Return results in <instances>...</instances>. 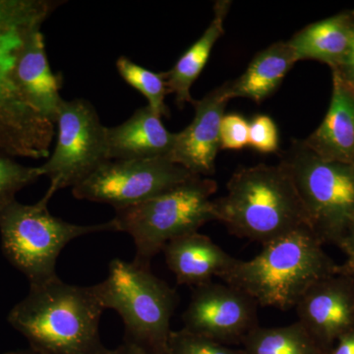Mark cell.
Returning <instances> with one entry per match:
<instances>
[{
    "instance_id": "20",
    "label": "cell",
    "mask_w": 354,
    "mask_h": 354,
    "mask_svg": "<svg viewBox=\"0 0 354 354\" xmlns=\"http://www.w3.org/2000/svg\"><path fill=\"white\" fill-rule=\"evenodd\" d=\"M230 3V1L216 2L214 8L215 16L206 31L179 57L169 71L162 73L169 94L176 95V102L179 109H183L186 104H193L194 102L191 95V87L202 73L214 46L225 32L223 24Z\"/></svg>"
},
{
    "instance_id": "24",
    "label": "cell",
    "mask_w": 354,
    "mask_h": 354,
    "mask_svg": "<svg viewBox=\"0 0 354 354\" xmlns=\"http://www.w3.org/2000/svg\"><path fill=\"white\" fill-rule=\"evenodd\" d=\"M167 354H245L208 337L195 335L185 329L171 330L167 342Z\"/></svg>"
},
{
    "instance_id": "15",
    "label": "cell",
    "mask_w": 354,
    "mask_h": 354,
    "mask_svg": "<svg viewBox=\"0 0 354 354\" xmlns=\"http://www.w3.org/2000/svg\"><path fill=\"white\" fill-rule=\"evenodd\" d=\"M162 251L179 285L199 286L211 283L215 277L221 279L239 260L198 232L169 241Z\"/></svg>"
},
{
    "instance_id": "27",
    "label": "cell",
    "mask_w": 354,
    "mask_h": 354,
    "mask_svg": "<svg viewBox=\"0 0 354 354\" xmlns=\"http://www.w3.org/2000/svg\"><path fill=\"white\" fill-rule=\"evenodd\" d=\"M332 71L335 72L342 80L354 87V24L353 36H351V44H349L346 57L342 59L341 64L337 68L332 69Z\"/></svg>"
},
{
    "instance_id": "19",
    "label": "cell",
    "mask_w": 354,
    "mask_h": 354,
    "mask_svg": "<svg viewBox=\"0 0 354 354\" xmlns=\"http://www.w3.org/2000/svg\"><path fill=\"white\" fill-rule=\"evenodd\" d=\"M297 62L288 41L272 44L253 58L241 77L230 81V99L245 97L260 104L274 94Z\"/></svg>"
},
{
    "instance_id": "14",
    "label": "cell",
    "mask_w": 354,
    "mask_h": 354,
    "mask_svg": "<svg viewBox=\"0 0 354 354\" xmlns=\"http://www.w3.org/2000/svg\"><path fill=\"white\" fill-rule=\"evenodd\" d=\"M176 133L169 132L148 106L135 111L124 122L106 127L109 160H148L167 158L176 142Z\"/></svg>"
},
{
    "instance_id": "9",
    "label": "cell",
    "mask_w": 354,
    "mask_h": 354,
    "mask_svg": "<svg viewBox=\"0 0 354 354\" xmlns=\"http://www.w3.org/2000/svg\"><path fill=\"white\" fill-rule=\"evenodd\" d=\"M57 144L53 153L39 165L48 177L53 193L75 187L108 162L106 127L88 100L65 101L58 113Z\"/></svg>"
},
{
    "instance_id": "5",
    "label": "cell",
    "mask_w": 354,
    "mask_h": 354,
    "mask_svg": "<svg viewBox=\"0 0 354 354\" xmlns=\"http://www.w3.org/2000/svg\"><path fill=\"white\" fill-rule=\"evenodd\" d=\"M92 288L104 310L120 314L125 342L148 354H167L177 295L150 267L116 258L109 263L106 279Z\"/></svg>"
},
{
    "instance_id": "30",
    "label": "cell",
    "mask_w": 354,
    "mask_h": 354,
    "mask_svg": "<svg viewBox=\"0 0 354 354\" xmlns=\"http://www.w3.org/2000/svg\"><path fill=\"white\" fill-rule=\"evenodd\" d=\"M97 354H148L135 346V344H129V342H125L124 344H121L118 348L114 349H106L104 348L102 349Z\"/></svg>"
},
{
    "instance_id": "11",
    "label": "cell",
    "mask_w": 354,
    "mask_h": 354,
    "mask_svg": "<svg viewBox=\"0 0 354 354\" xmlns=\"http://www.w3.org/2000/svg\"><path fill=\"white\" fill-rule=\"evenodd\" d=\"M257 308L241 290L211 281L193 291L183 313V329L225 346L237 344L258 327Z\"/></svg>"
},
{
    "instance_id": "17",
    "label": "cell",
    "mask_w": 354,
    "mask_h": 354,
    "mask_svg": "<svg viewBox=\"0 0 354 354\" xmlns=\"http://www.w3.org/2000/svg\"><path fill=\"white\" fill-rule=\"evenodd\" d=\"M15 75L28 102L55 125L64 102L59 94L64 78L50 68L41 30L32 34L21 53Z\"/></svg>"
},
{
    "instance_id": "13",
    "label": "cell",
    "mask_w": 354,
    "mask_h": 354,
    "mask_svg": "<svg viewBox=\"0 0 354 354\" xmlns=\"http://www.w3.org/2000/svg\"><path fill=\"white\" fill-rule=\"evenodd\" d=\"M230 83L211 91L203 99L193 102L195 115L189 125L176 133L169 160L195 176L215 174V162L220 146L221 123L230 101Z\"/></svg>"
},
{
    "instance_id": "4",
    "label": "cell",
    "mask_w": 354,
    "mask_h": 354,
    "mask_svg": "<svg viewBox=\"0 0 354 354\" xmlns=\"http://www.w3.org/2000/svg\"><path fill=\"white\" fill-rule=\"evenodd\" d=\"M216 221L236 236L264 244L302 227L308 216L285 165L242 167L230 177L227 193L214 200Z\"/></svg>"
},
{
    "instance_id": "2",
    "label": "cell",
    "mask_w": 354,
    "mask_h": 354,
    "mask_svg": "<svg viewBox=\"0 0 354 354\" xmlns=\"http://www.w3.org/2000/svg\"><path fill=\"white\" fill-rule=\"evenodd\" d=\"M104 307L92 286L64 283L58 277L30 286L7 321L38 354H97L104 349L100 321Z\"/></svg>"
},
{
    "instance_id": "25",
    "label": "cell",
    "mask_w": 354,
    "mask_h": 354,
    "mask_svg": "<svg viewBox=\"0 0 354 354\" xmlns=\"http://www.w3.org/2000/svg\"><path fill=\"white\" fill-rule=\"evenodd\" d=\"M249 146L265 155L278 152L279 130L269 115L259 114L249 122Z\"/></svg>"
},
{
    "instance_id": "7",
    "label": "cell",
    "mask_w": 354,
    "mask_h": 354,
    "mask_svg": "<svg viewBox=\"0 0 354 354\" xmlns=\"http://www.w3.org/2000/svg\"><path fill=\"white\" fill-rule=\"evenodd\" d=\"M216 189L214 179L195 176L148 201L116 209L113 218L116 232H125L134 241V262L150 267L151 260L169 241L216 221L212 199Z\"/></svg>"
},
{
    "instance_id": "12",
    "label": "cell",
    "mask_w": 354,
    "mask_h": 354,
    "mask_svg": "<svg viewBox=\"0 0 354 354\" xmlns=\"http://www.w3.org/2000/svg\"><path fill=\"white\" fill-rule=\"evenodd\" d=\"M298 322L329 353L339 337L354 327V278L341 271L321 279L297 306Z\"/></svg>"
},
{
    "instance_id": "28",
    "label": "cell",
    "mask_w": 354,
    "mask_h": 354,
    "mask_svg": "<svg viewBox=\"0 0 354 354\" xmlns=\"http://www.w3.org/2000/svg\"><path fill=\"white\" fill-rule=\"evenodd\" d=\"M328 354H354V327L337 339Z\"/></svg>"
},
{
    "instance_id": "21",
    "label": "cell",
    "mask_w": 354,
    "mask_h": 354,
    "mask_svg": "<svg viewBox=\"0 0 354 354\" xmlns=\"http://www.w3.org/2000/svg\"><path fill=\"white\" fill-rule=\"evenodd\" d=\"M245 354H328L299 322L283 327H256L242 339Z\"/></svg>"
},
{
    "instance_id": "32",
    "label": "cell",
    "mask_w": 354,
    "mask_h": 354,
    "mask_svg": "<svg viewBox=\"0 0 354 354\" xmlns=\"http://www.w3.org/2000/svg\"><path fill=\"white\" fill-rule=\"evenodd\" d=\"M13 354H31V353H13ZM32 354H38V353H32Z\"/></svg>"
},
{
    "instance_id": "1",
    "label": "cell",
    "mask_w": 354,
    "mask_h": 354,
    "mask_svg": "<svg viewBox=\"0 0 354 354\" xmlns=\"http://www.w3.org/2000/svg\"><path fill=\"white\" fill-rule=\"evenodd\" d=\"M62 0H0V155L50 157L55 125L32 108L16 80L21 53Z\"/></svg>"
},
{
    "instance_id": "31",
    "label": "cell",
    "mask_w": 354,
    "mask_h": 354,
    "mask_svg": "<svg viewBox=\"0 0 354 354\" xmlns=\"http://www.w3.org/2000/svg\"><path fill=\"white\" fill-rule=\"evenodd\" d=\"M342 267L344 268L346 271H348L349 274H353L354 278V262H351V261H348L346 264L342 265Z\"/></svg>"
},
{
    "instance_id": "22",
    "label": "cell",
    "mask_w": 354,
    "mask_h": 354,
    "mask_svg": "<svg viewBox=\"0 0 354 354\" xmlns=\"http://www.w3.org/2000/svg\"><path fill=\"white\" fill-rule=\"evenodd\" d=\"M115 65L121 78L146 97L153 113L160 118L169 115L165 102L169 93L162 73L151 71L127 57H118Z\"/></svg>"
},
{
    "instance_id": "3",
    "label": "cell",
    "mask_w": 354,
    "mask_h": 354,
    "mask_svg": "<svg viewBox=\"0 0 354 354\" xmlns=\"http://www.w3.org/2000/svg\"><path fill=\"white\" fill-rule=\"evenodd\" d=\"M341 271L308 227L268 242L253 259L237 260L221 279L252 298L258 306L295 308L321 279Z\"/></svg>"
},
{
    "instance_id": "16",
    "label": "cell",
    "mask_w": 354,
    "mask_h": 354,
    "mask_svg": "<svg viewBox=\"0 0 354 354\" xmlns=\"http://www.w3.org/2000/svg\"><path fill=\"white\" fill-rule=\"evenodd\" d=\"M304 142L320 157L354 165V87L335 72L329 109L320 127Z\"/></svg>"
},
{
    "instance_id": "26",
    "label": "cell",
    "mask_w": 354,
    "mask_h": 354,
    "mask_svg": "<svg viewBox=\"0 0 354 354\" xmlns=\"http://www.w3.org/2000/svg\"><path fill=\"white\" fill-rule=\"evenodd\" d=\"M220 146L223 150H241L249 146V121L239 113L223 115Z\"/></svg>"
},
{
    "instance_id": "23",
    "label": "cell",
    "mask_w": 354,
    "mask_h": 354,
    "mask_svg": "<svg viewBox=\"0 0 354 354\" xmlns=\"http://www.w3.org/2000/svg\"><path fill=\"white\" fill-rule=\"evenodd\" d=\"M43 176L39 167H27L14 158L0 155V212L15 201L19 191Z\"/></svg>"
},
{
    "instance_id": "29",
    "label": "cell",
    "mask_w": 354,
    "mask_h": 354,
    "mask_svg": "<svg viewBox=\"0 0 354 354\" xmlns=\"http://www.w3.org/2000/svg\"><path fill=\"white\" fill-rule=\"evenodd\" d=\"M339 247L348 255V261L354 262V218Z\"/></svg>"
},
{
    "instance_id": "8",
    "label": "cell",
    "mask_w": 354,
    "mask_h": 354,
    "mask_svg": "<svg viewBox=\"0 0 354 354\" xmlns=\"http://www.w3.org/2000/svg\"><path fill=\"white\" fill-rule=\"evenodd\" d=\"M292 177L309 227L323 244L339 246L354 218V165L327 160L293 141L281 160Z\"/></svg>"
},
{
    "instance_id": "18",
    "label": "cell",
    "mask_w": 354,
    "mask_h": 354,
    "mask_svg": "<svg viewBox=\"0 0 354 354\" xmlns=\"http://www.w3.org/2000/svg\"><path fill=\"white\" fill-rule=\"evenodd\" d=\"M353 24V11H346L306 26L288 44L297 60H317L335 69L346 57Z\"/></svg>"
},
{
    "instance_id": "6",
    "label": "cell",
    "mask_w": 354,
    "mask_h": 354,
    "mask_svg": "<svg viewBox=\"0 0 354 354\" xmlns=\"http://www.w3.org/2000/svg\"><path fill=\"white\" fill-rule=\"evenodd\" d=\"M53 195L48 189L35 204H21L15 200L0 212L2 252L14 268L25 274L30 286L43 285L58 277L55 271L58 256L74 239L97 232H116L113 220L82 225L51 215L48 202Z\"/></svg>"
},
{
    "instance_id": "10",
    "label": "cell",
    "mask_w": 354,
    "mask_h": 354,
    "mask_svg": "<svg viewBox=\"0 0 354 354\" xmlns=\"http://www.w3.org/2000/svg\"><path fill=\"white\" fill-rule=\"evenodd\" d=\"M195 176L167 158L108 160L72 193L76 199L104 203L116 211L148 201Z\"/></svg>"
}]
</instances>
